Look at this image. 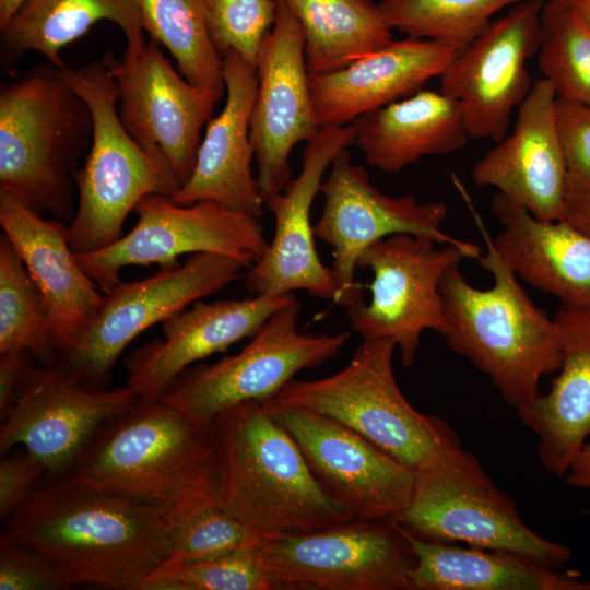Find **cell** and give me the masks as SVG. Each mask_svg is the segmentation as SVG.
<instances>
[{
    "mask_svg": "<svg viewBox=\"0 0 590 590\" xmlns=\"http://www.w3.org/2000/svg\"><path fill=\"white\" fill-rule=\"evenodd\" d=\"M181 527L156 507L61 477L38 484L1 534L48 559L71 586L137 590L169 558Z\"/></svg>",
    "mask_w": 590,
    "mask_h": 590,
    "instance_id": "cell-1",
    "label": "cell"
},
{
    "mask_svg": "<svg viewBox=\"0 0 590 590\" xmlns=\"http://www.w3.org/2000/svg\"><path fill=\"white\" fill-rule=\"evenodd\" d=\"M69 480L156 507L182 526L219 503L221 469L209 428L158 397L108 418Z\"/></svg>",
    "mask_w": 590,
    "mask_h": 590,
    "instance_id": "cell-2",
    "label": "cell"
},
{
    "mask_svg": "<svg viewBox=\"0 0 590 590\" xmlns=\"http://www.w3.org/2000/svg\"><path fill=\"white\" fill-rule=\"evenodd\" d=\"M471 210L487 248L476 261L492 274L493 285L487 290L472 286L459 263L446 270L439 285L447 322L442 337L449 349L487 375L503 400L517 411L539 393L543 376L559 369L560 333L554 318L519 284L482 219Z\"/></svg>",
    "mask_w": 590,
    "mask_h": 590,
    "instance_id": "cell-3",
    "label": "cell"
},
{
    "mask_svg": "<svg viewBox=\"0 0 590 590\" xmlns=\"http://www.w3.org/2000/svg\"><path fill=\"white\" fill-rule=\"evenodd\" d=\"M209 432L221 469L219 504L261 542L351 519L261 401L222 411Z\"/></svg>",
    "mask_w": 590,
    "mask_h": 590,
    "instance_id": "cell-4",
    "label": "cell"
},
{
    "mask_svg": "<svg viewBox=\"0 0 590 590\" xmlns=\"http://www.w3.org/2000/svg\"><path fill=\"white\" fill-rule=\"evenodd\" d=\"M93 118L61 68L34 66L0 86V189L34 211L73 219L74 174Z\"/></svg>",
    "mask_w": 590,
    "mask_h": 590,
    "instance_id": "cell-5",
    "label": "cell"
},
{
    "mask_svg": "<svg viewBox=\"0 0 590 590\" xmlns=\"http://www.w3.org/2000/svg\"><path fill=\"white\" fill-rule=\"evenodd\" d=\"M392 339L363 340L338 373L292 379L267 408H303L330 416L355 430L416 474L434 470L463 450L441 418L417 411L393 373Z\"/></svg>",
    "mask_w": 590,
    "mask_h": 590,
    "instance_id": "cell-6",
    "label": "cell"
},
{
    "mask_svg": "<svg viewBox=\"0 0 590 590\" xmlns=\"http://www.w3.org/2000/svg\"><path fill=\"white\" fill-rule=\"evenodd\" d=\"M73 90L87 103L93 138L74 174L78 205L68 226L75 253L105 248L122 236L123 223L145 196L172 197L179 184L169 168L148 154L126 130L116 109L117 82L102 61L61 67Z\"/></svg>",
    "mask_w": 590,
    "mask_h": 590,
    "instance_id": "cell-7",
    "label": "cell"
},
{
    "mask_svg": "<svg viewBox=\"0 0 590 590\" xmlns=\"http://www.w3.org/2000/svg\"><path fill=\"white\" fill-rule=\"evenodd\" d=\"M393 521L425 540L517 553L556 570L571 557L568 546L527 526L515 500L464 449L416 474L412 499Z\"/></svg>",
    "mask_w": 590,
    "mask_h": 590,
    "instance_id": "cell-8",
    "label": "cell"
},
{
    "mask_svg": "<svg viewBox=\"0 0 590 590\" xmlns=\"http://www.w3.org/2000/svg\"><path fill=\"white\" fill-rule=\"evenodd\" d=\"M300 308L292 294L239 353L187 368L158 398L206 428L233 405L271 399L300 370L334 357L350 338V332H299Z\"/></svg>",
    "mask_w": 590,
    "mask_h": 590,
    "instance_id": "cell-9",
    "label": "cell"
},
{
    "mask_svg": "<svg viewBox=\"0 0 590 590\" xmlns=\"http://www.w3.org/2000/svg\"><path fill=\"white\" fill-rule=\"evenodd\" d=\"M273 590H410L411 545L393 520L350 519L259 544Z\"/></svg>",
    "mask_w": 590,
    "mask_h": 590,
    "instance_id": "cell-10",
    "label": "cell"
},
{
    "mask_svg": "<svg viewBox=\"0 0 590 590\" xmlns=\"http://www.w3.org/2000/svg\"><path fill=\"white\" fill-rule=\"evenodd\" d=\"M436 241L396 234L376 241L359 257L357 268L373 273L370 300L345 307L353 331L363 340L392 339L402 365L414 364L424 330L442 335L447 328L439 285L446 270L477 256L456 245L438 249Z\"/></svg>",
    "mask_w": 590,
    "mask_h": 590,
    "instance_id": "cell-11",
    "label": "cell"
},
{
    "mask_svg": "<svg viewBox=\"0 0 590 590\" xmlns=\"http://www.w3.org/2000/svg\"><path fill=\"white\" fill-rule=\"evenodd\" d=\"M133 228L114 244L78 260L105 293L120 282L128 266L178 264L185 253L213 252L234 258L250 268L264 255L268 241L259 217L231 211L212 201L189 205L164 194H148L135 205Z\"/></svg>",
    "mask_w": 590,
    "mask_h": 590,
    "instance_id": "cell-12",
    "label": "cell"
},
{
    "mask_svg": "<svg viewBox=\"0 0 590 590\" xmlns=\"http://www.w3.org/2000/svg\"><path fill=\"white\" fill-rule=\"evenodd\" d=\"M244 268L234 258L198 252L143 280L119 282L103 293L98 312L80 344L60 355L56 364L84 387L106 389L111 368L139 334L221 291Z\"/></svg>",
    "mask_w": 590,
    "mask_h": 590,
    "instance_id": "cell-13",
    "label": "cell"
},
{
    "mask_svg": "<svg viewBox=\"0 0 590 590\" xmlns=\"http://www.w3.org/2000/svg\"><path fill=\"white\" fill-rule=\"evenodd\" d=\"M320 191L324 204L314 232L332 247L337 305L347 307L363 298L362 285L355 280L358 259L369 246L391 235L411 234L437 244L456 245L477 258L482 253L475 244L440 228L448 213L445 203H423L414 196L390 197L380 192L370 182L366 169L351 162L346 149L332 160Z\"/></svg>",
    "mask_w": 590,
    "mask_h": 590,
    "instance_id": "cell-14",
    "label": "cell"
},
{
    "mask_svg": "<svg viewBox=\"0 0 590 590\" xmlns=\"http://www.w3.org/2000/svg\"><path fill=\"white\" fill-rule=\"evenodd\" d=\"M264 408L295 440L322 491L351 519L394 520L409 506L416 473L362 435L312 410Z\"/></svg>",
    "mask_w": 590,
    "mask_h": 590,
    "instance_id": "cell-15",
    "label": "cell"
},
{
    "mask_svg": "<svg viewBox=\"0 0 590 590\" xmlns=\"http://www.w3.org/2000/svg\"><path fill=\"white\" fill-rule=\"evenodd\" d=\"M543 3L510 7L439 76V91L460 105L470 138L500 141L515 107L529 94L533 82L527 64L539 50Z\"/></svg>",
    "mask_w": 590,
    "mask_h": 590,
    "instance_id": "cell-16",
    "label": "cell"
},
{
    "mask_svg": "<svg viewBox=\"0 0 590 590\" xmlns=\"http://www.w3.org/2000/svg\"><path fill=\"white\" fill-rule=\"evenodd\" d=\"M256 68L250 141L266 201L291 181L293 148L309 142L321 130L310 93L304 32L281 0H276L275 21L261 45Z\"/></svg>",
    "mask_w": 590,
    "mask_h": 590,
    "instance_id": "cell-17",
    "label": "cell"
},
{
    "mask_svg": "<svg viewBox=\"0 0 590 590\" xmlns=\"http://www.w3.org/2000/svg\"><path fill=\"white\" fill-rule=\"evenodd\" d=\"M138 398L128 386L93 390L57 364L35 366L2 420L0 452L22 446L45 467V480L66 477L102 424Z\"/></svg>",
    "mask_w": 590,
    "mask_h": 590,
    "instance_id": "cell-18",
    "label": "cell"
},
{
    "mask_svg": "<svg viewBox=\"0 0 590 590\" xmlns=\"http://www.w3.org/2000/svg\"><path fill=\"white\" fill-rule=\"evenodd\" d=\"M103 61L117 82L126 130L169 168L180 188L192 173L200 131L216 99L178 73L153 39L130 66L110 54Z\"/></svg>",
    "mask_w": 590,
    "mask_h": 590,
    "instance_id": "cell-19",
    "label": "cell"
},
{
    "mask_svg": "<svg viewBox=\"0 0 590 590\" xmlns=\"http://www.w3.org/2000/svg\"><path fill=\"white\" fill-rule=\"evenodd\" d=\"M354 142L351 123L321 128L306 144L298 176L264 201L274 217V233L264 255L245 275L248 292L284 295L304 290L335 302L337 282L331 268L317 253L310 215L327 168L340 151Z\"/></svg>",
    "mask_w": 590,
    "mask_h": 590,
    "instance_id": "cell-20",
    "label": "cell"
},
{
    "mask_svg": "<svg viewBox=\"0 0 590 590\" xmlns=\"http://www.w3.org/2000/svg\"><path fill=\"white\" fill-rule=\"evenodd\" d=\"M552 83L536 80L518 107L512 132L497 142L472 168L480 187H494L534 217L564 221L567 169L556 119Z\"/></svg>",
    "mask_w": 590,
    "mask_h": 590,
    "instance_id": "cell-21",
    "label": "cell"
},
{
    "mask_svg": "<svg viewBox=\"0 0 590 590\" xmlns=\"http://www.w3.org/2000/svg\"><path fill=\"white\" fill-rule=\"evenodd\" d=\"M226 102L206 123L188 180L170 197L180 205L212 201L231 211L260 217L264 210L251 169L255 150L250 116L257 92V68L235 51L222 57Z\"/></svg>",
    "mask_w": 590,
    "mask_h": 590,
    "instance_id": "cell-22",
    "label": "cell"
},
{
    "mask_svg": "<svg viewBox=\"0 0 590 590\" xmlns=\"http://www.w3.org/2000/svg\"><path fill=\"white\" fill-rule=\"evenodd\" d=\"M0 225L46 302L59 355L73 351L95 319L103 294L71 248L68 226L42 217L2 189Z\"/></svg>",
    "mask_w": 590,
    "mask_h": 590,
    "instance_id": "cell-23",
    "label": "cell"
},
{
    "mask_svg": "<svg viewBox=\"0 0 590 590\" xmlns=\"http://www.w3.org/2000/svg\"><path fill=\"white\" fill-rule=\"evenodd\" d=\"M291 295L197 300L162 322L163 340H153L130 353L126 386L139 397H158L193 363L252 338Z\"/></svg>",
    "mask_w": 590,
    "mask_h": 590,
    "instance_id": "cell-24",
    "label": "cell"
},
{
    "mask_svg": "<svg viewBox=\"0 0 590 590\" xmlns=\"http://www.w3.org/2000/svg\"><path fill=\"white\" fill-rule=\"evenodd\" d=\"M460 54L433 39H391L332 72L309 73L310 93L320 128L344 126L358 116L408 97L440 76Z\"/></svg>",
    "mask_w": 590,
    "mask_h": 590,
    "instance_id": "cell-25",
    "label": "cell"
},
{
    "mask_svg": "<svg viewBox=\"0 0 590 590\" xmlns=\"http://www.w3.org/2000/svg\"><path fill=\"white\" fill-rule=\"evenodd\" d=\"M491 209L502 224L494 245L516 275L562 305L590 310V236L566 220H539L500 192Z\"/></svg>",
    "mask_w": 590,
    "mask_h": 590,
    "instance_id": "cell-26",
    "label": "cell"
},
{
    "mask_svg": "<svg viewBox=\"0 0 590 590\" xmlns=\"http://www.w3.org/2000/svg\"><path fill=\"white\" fill-rule=\"evenodd\" d=\"M553 318L562 342L559 374L517 413L538 436L541 464L564 477L590 436V310L560 305Z\"/></svg>",
    "mask_w": 590,
    "mask_h": 590,
    "instance_id": "cell-27",
    "label": "cell"
},
{
    "mask_svg": "<svg viewBox=\"0 0 590 590\" xmlns=\"http://www.w3.org/2000/svg\"><path fill=\"white\" fill-rule=\"evenodd\" d=\"M351 125L367 165L387 174L424 156L457 152L470 138L460 105L440 91L424 88L367 111Z\"/></svg>",
    "mask_w": 590,
    "mask_h": 590,
    "instance_id": "cell-28",
    "label": "cell"
},
{
    "mask_svg": "<svg viewBox=\"0 0 590 590\" xmlns=\"http://www.w3.org/2000/svg\"><path fill=\"white\" fill-rule=\"evenodd\" d=\"M397 526L415 556L410 590H590L576 570L562 573L517 553L425 540Z\"/></svg>",
    "mask_w": 590,
    "mask_h": 590,
    "instance_id": "cell-29",
    "label": "cell"
},
{
    "mask_svg": "<svg viewBox=\"0 0 590 590\" xmlns=\"http://www.w3.org/2000/svg\"><path fill=\"white\" fill-rule=\"evenodd\" d=\"M103 20L115 23L125 35L122 63H134L148 43L135 0H26L1 30V57L13 61L37 51L61 68V50Z\"/></svg>",
    "mask_w": 590,
    "mask_h": 590,
    "instance_id": "cell-30",
    "label": "cell"
},
{
    "mask_svg": "<svg viewBox=\"0 0 590 590\" xmlns=\"http://www.w3.org/2000/svg\"><path fill=\"white\" fill-rule=\"evenodd\" d=\"M281 1L303 28L309 73L341 69L393 39L373 0Z\"/></svg>",
    "mask_w": 590,
    "mask_h": 590,
    "instance_id": "cell-31",
    "label": "cell"
},
{
    "mask_svg": "<svg viewBox=\"0 0 590 590\" xmlns=\"http://www.w3.org/2000/svg\"><path fill=\"white\" fill-rule=\"evenodd\" d=\"M151 39L165 46L179 73L219 102L226 93L222 57L209 33L205 0H135Z\"/></svg>",
    "mask_w": 590,
    "mask_h": 590,
    "instance_id": "cell-32",
    "label": "cell"
},
{
    "mask_svg": "<svg viewBox=\"0 0 590 590\" xmlns=\"http://www.w3.org/2000/svg\"><path fill=\"white\" fill-rule=\"evenodd\" d=\"M27 351L43 366L58 358L46 302L23 259L0 236V353Z\"/></svg>",
    "mask_w": 590,
    "mask_h": 590,
    "instance_id": "cell-33",
    "label": "cell"
},
{
    "mask_svg": "<svg viewBox=\"0 0 590 590\" xmlns=\"http://www.w3.org/2000/svg\"><path fill=\"white\" fill-rule=\"evenodd\" d=\"M538 68L558 98L590 106V27L568 0L543 3Z\"/></svg>",
    "mask_w": 590,
    "mask_h": 590,
    "instance_id": "cell-34",
    "label": "cell"
},
{
    "mask_svg": "<svg viewBox=\"0 0 590 590\" xmlns=\"http://www.w3.org/2000/svg\"><path fill=\"white\" fill-rule=\"evenodd\" d=\"M524 0H387L379 9L391 30L449 44L460 51L499 11Z\"/></svg>",
    "mask_w": 590,
    "mask_h": 590,
    "instance_id": "cell-35",
    "label": "cell"
},
{
    "mask_svg": "<svg viewBox=\"0 0 590 590\" xmlns=\"http://www.w3.org/2000/svg\"><path fill=\"white\" fill-rule=\"evenodd\" d=\"M137 590H273V586L256 545L196 563L162 564Z\"/></svg>",
    "mask_w": 590,
    "mask_h": 590,
    "instance_id": "cell-36",
    "label": "cell"
},
{
    "mask_svg": "<svg viewBox=\"0 0 590 590\" xmlns=\"http://www.w3.org/2000/svg\"><path fill=\"white\" fill-rule=\"evenodd\" d=\"M205 7L210 37L220 56L235 51L256 66L275 21L276 0H205Z\"/></svg>",
    "mask_w": 590,
    "mask_h": 590,
    "instance_id": "cell-37",
    "label": "cell"
},
{
    "mask_svg": "<svg viewBox=\"0 0 590 590\" xmlns=\"http://www.w3.org/2000/svg\"><path fill=\"white\" fill-rule=\"evenodd\" d=\"M261 540L219 503L186 522L164 564H189L259 545Z\"/></svg>",
    "mask_w": 590,
    "mask_h": 590,
    "instance_id": "cell-38",
    "label": "cell"
},
{
    "mask_svg": "<svg viewBox=\"0 0 590 590\" xmlns=\"http://www.w3.org/2000/svg\"><path fill=\"white\" fill-rule=\"evenodd\" d=\"M556 119L567 169V201L590 193V106L556 98Z\"/></svg>",
    "mask_w": 590,
    "mask_h": 590,
    "instance_id": "cell-39",
    "label": "cell"
},
{
    "mask_svg": "<svg viewBox=\"0 0 590 590\" xmlns=\"http://www.w3.org/2000/svg\"><path fill=\"white\" fill-rule=\"evenodd\" d=\"M70 587L52 563L0 534V590H60Z\"/></svg>",
    "mask_w": 590,
    "mask_h": 590,
    "instance_id": "cell-40",
    "label": "cell"
},
{
    "mask_svg": "<svg viewBox=\"0 0 590 590\" xmlns=\"http://www.w3.org/2000/svg\"><path fill=\"white\" fill-rule=\"evenodd\" d=\"M46 479V469L25 448L0 462V516L8 517Z\"/></svg>",
    "mask_w": 590,
    "mask_h": 590,
    "instance_id": "cell-41",
    "label": "cell"
},
{
    "mask_svg": "<svg viewBox=\"0 0 590 590\" xmlns=\"http://www.w3.org/2000/svg\"><path fill=\"white\" fill-rule=\"evenodd\" d=\"M34 356L27 351L0 353V418L1 421L14 406L32 370Z\"/></svg>",
    "mask_w": 590,
    "mask_h": 590,
    "instance_id": "cell-42",
    "label": "cell"
},
{
    "mask_svg": "<svg viewBox=\"0 0 590 590\" xmlns=\"http://www.w3.org/2000/svg\"><path fill=\"white\" fill-rule=\"evenodd\" d=\"M564 480L570 486L590 492V441L576 452Z\"/></svg>",
    "mask_w": 590,
    "mask_h": 590,
    "instance_id": "cell-43",
    "label": "cell"
},
{
    "mask_svg": "<svg viewBox=\"0 0 590 590\" xmlns=\"http://www.w3.org/2000/svg\"><path fill=\"white\" fill-rule=\"evenodd\" d=\"M565 220L590 236V193L567 201Z\"/></svg>",
    "mask_w": 590,
    "mask_h": 590,
    "instance_id": "cell-44",
    "label": "cell"
},
{
    "mask_svg": "<svg viewBox=\"0 0 590 590\" xmlns=\"http://www.w3.org/2000/svg\"><path fill=\"white\" fill-rule=\"evenodd\" d=\"M25 1L26 0H0V31L9 24Z\"/></svg>",
    "mask_w": 590,
    "mask_h": 590,
    "instance_id": "cell-45",
    "label": "cell"
},
{
    "mask_svg": "<svg viewBox=\"0 0 590 590\" xmlns=\"http://www.w3.org/2000/svg\"><path fill=\"white\" fill-rule=\"evenodd\" d=\"M580 19L590 27V0H568Z\"/></svg>",
    "mask_w": 590,
    "mask_h": 590,
    "instance_id": "cell-46",
    "label": "cell"
},
{
    "mask_svg": "<svg viewBox=\"0 0 590 590\" xmlns=\"http://www.w3.org/2000/svg\"><path fill=\"white\" fill-rule=\"evenodd\" d=\"M373 1H374V0H373ZM377 1L382 2V1H387V0H377Z\"/></svg>",
    "mask_w": 590,
    "mask_h": 590,
    "instance_id": "cell-47",
    "label": "cell"
},
{
    "mask_svg": "<svg viewBox=\"0 0 590 590\" xmlns=\"http://www.w3.org/2000/svg\"><path fill=\"white\" fill-rule=\"evenodd\" d=\"M586 512L590 516V511L587 510Z\"/></svg>",
    "mask_w": 590,
    "mask_h": 590,
    "instance_id": "cell-48",
    "label": "cell"
}]
</instances>
